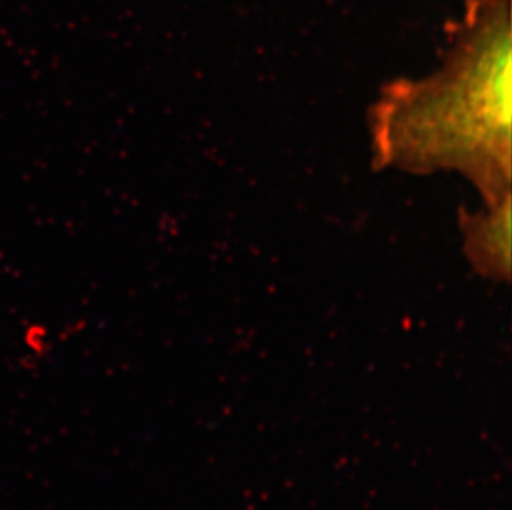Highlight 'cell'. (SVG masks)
Segmentation results:
<instances>
[{
  "label": "cell",
  "instance_id": "cell-1",
  "mask_svg": "<svg viewBox=\"0 0 512 510\" xmlns=\"http://www.w3.org/2000/svg\"><path fill=\"white\" fill-rule=\"evenodd\" d=\"M511 4L469 0L441 67L395 82L372 111L380 168L458 171L484 203L511 194Z\"/></svg>",
  "mask_w": 512,
  "mask_h": 510
},
{
  "label": "cell",
  "instance_id": "cell-2",
  "mask_svg": "<svg viewBox=\"0 0 512 510\" xmlns=\"http://www.w3.org/2000/svg\"><path fill=\"white\" fill-rule=\"evenodd\" d=\"M511 194L484 203L476 212H461L464 254L479 275L494 282L511 280Z\"/></svg>",
  "mask_w": 512,
  "mask_h": 510
}]
</instances>
